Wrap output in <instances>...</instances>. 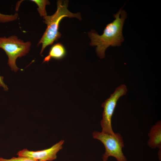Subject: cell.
<instances>
[{
    "label": "cell",
    "instance_id": "obj_6",
    "mask_svg": "<svg viewBox=\"0 0 161 161\" xmlns=\"http://www.w3.org/2000/svg\"><path fill=\"white\" fill-rule=\"evenodd\" d=\"M64 140H61L49 148L36 151L24 149L18 151L19 157H26L40 161H52L57 158V154L62 148Z\"/></svg>",
    "mask_w": 161,
    "mask_h": 161
},
{
    "label": "cell",
    "instance_id": "obj_5",
    "mask_svg": "<svg viewBox=\"0 0 161 161\" xmlns=\"http://www.w3.org/2000/svg\"><path fill=\"white\" fill-rule=\"evenodd\" d=\"M127 91L126 86L124 84L121 85L117 88L110 97L102 104L103 111L100 121L102 132L109 134H114L111 125L112 117L118 100L121 96L125 95Z\"/></svg>",
    "mask_w": 161,
    "mask_h": 161
},
{
    "label": "cell",
    "instance_id": "obj_11",
    "mask_svg": "<svg viewBox=\"0 0 161 161\" xmlns=\"http://www.w3.org/2000/svg\"><path fill=\"white\" fill-rule=\"evenodd\" d=\"M0 161H40L36 160L32 158L26 157L18 156V157H13L10 159H5L0 157Z\"/></svg>",
    "mask_w": 161,
    "mask_h": 161
},
{
    "label": "cell",
    "instance_id": "obj_12",
    "mask_svg": "<svg viewBox=\"0 0 161 161\" xmlns=\"http://www.w3.org/2000/svg\"><path fill=\"white\" fill-rule=\"evenodd\" d=\"M4 77L0 75V87H2L5 91H7L8 89L7 86L5 84L3 81Z\"/></svg>",
    "mask_w": 161,
    "mask_h": 161
},
{
    "label": "cell",
    "instance_id": "obj_10",
    "mask_svg": "<svg viewBox=\"0 0 161 161\" xmlns=\"http://www.w3.org/2000/svg\"><path fill=\"white\" fill-rule=\"evenodd\" d=\"M18 14L15 13L13 15H5L0 13V23H6L13 21L18 18Z\"/></svg>",
    "mask_w": 161,
    "mask_h": 161
},
{
    "label": "cell",
    "instance_id": "obj_1",
    "mask_svg": "<svg viewBox=\"0 0 161 161\" xmlns=\"http://www.w3.org/2000/svg\"><path fill=\"white\" fill-rule=\"evenodd\" d=\"M114 19L106 25L103 33L99 35L95 30L88 33L91 39L90 46H96V52L100 59L105 57V52L108 47H119L124 41L122 30L125 19L127 17L126 12L120 8L113 15Z\"/></svg>",
    "mask_w": 161,
    "mask_h": 161
},
{
    "label": "cell",
    "instance_id": "obj_3",
    "mask_svg": "<svg viewBox=\"0 0 161 161\" xmlns=\"http://www.w3.org/2000/svg\"><path fill=\"white\" fill-rule=\"evenodd\" d=\"M31 45L30 41L24 42L15 35L0 37V48L5 52L8 57V64L15 72L19 69L16 64V59L28 53Z\"/></svg>",
    "mask_w": 161,
    "mask_h": 161
},
{
    "label": "cell",
    "instance_id": "obj_2",
    "mask_svg": "<svg viewBox=\"0 0 161 161\" xmlns=\"http://www.w3.org/2000/svg\"><path fill=\"white\" fill-rule=\"evenodd\" d=\"M68 0H58L55 12L51 16L47 15L43 17V22L47 25V27L37 44L38 45L42 44L40 54L47 46L52 45L61 37V34L58 29L60 22L63 18H75L81 19L80 13H73L68 9Z\"/></svg>",
    "mask_w": 161,
    "mask_h": 161
},
{
    "label": "cell",
    "instance_id": "obj_7",
    "mask_svg": "<svg viewBox=\"0 0 161 161\" xmlns=\"http://www.w3.org/2000/svg\"><path fill=\"white\" fill-rule=\"evenodd\" d=\"M148 145L151 148L161 149V122L159 120L151 128L148 134Z\"/></svg>",
    "mask_w": 161,
    "mask_h": 161
},
{
    "label": "cell",
    "instance_id": "obj_9",
    "mask_svg": "<svg viewBox=\"0 0 161 161\" xmlns=\"http://www.w3.org/2000/svg\"><path fill=\"white\" fill-rule=\"evenodd\" d=\"M30 1L35 3L38 6L37 10L40 16L43 17L47 16L46 10V6L50 4L49 1L47 0H31Z\"/></svg>",
    "mask_w": 161,
    "mask_h": 161
},
{
    "label": "cell",
    "instance_id": "obj_4",
    "mask_svg": "<svg viewBox=\"0 0 161 161\" xmlns=\"http://www.w3.org/2000/svg\"><path fill=\"white\" fill-rule=\"evenodd\" d=\"M92 136L94 138L100 141L105 146V151L102 157L103 161H106L110 156L115 158L117 161H127L122 151L124 144L120 133L109 134L95 131Z\"/></svg>",
    "mask_w": 161,
    "mask_h": 161
},
{
    "label": "cell",
    "instance_id": "obj_8",
    "mask_svg": "<svg viewBox=\"0 0 161 161\" xmlns=\"http://www.w3.org/2000/svg\"><path fill=\"white\" fill-rule=\"evenodd\" d=\"M66 50L61 44L58 43L53 45L50 48L48 55L44 59L43 63L48 62L51 59H60L66 55Z\"/></svg>",
    "mask_w": 161,
    "mask_h": 161
}]
</instances>
